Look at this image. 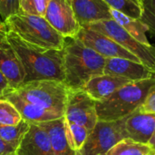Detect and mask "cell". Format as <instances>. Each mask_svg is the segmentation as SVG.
<instances>
[{"mask_svg":"<svg viewBox=\"0 0 155 155\" xmlns=\"http://www.w3.org/2000/svg\"><path fill=\"white\" fill-rule=\"evenodd\" d=\"M5 31L9 43L22 63L25 71L24 84L41 80H53L64 83V49L40 48L24 42L17 35L8 32L6 29Z\"/></svg>","mask_w":155,"mask_h":155,"instance_id":"cell-1","label":"cell"},{"mask_svg":"<svg viewBox=\"0 0 155 155\" xmlns=\"http://www.w3.org/2000/svg\"><path fill=\"white\" fill-rule=\"evenodd\" d=\"M106 58L77 39H71L64 48V83L69 88L79 89L93 77L104 74Z\"/></svg>","mask_w":155,"mask_h":155,"instance_id":"cell-2","label":"cell"},{"mask_svg":"<svg viewBox=\"0 0 155 155\" xmlns=\"http://www.w3.org/2000/svg\"><path fill=\"white\" fill-rule=\"evenodd\" d=\"M155 86V78L131 82L107 98L96 102L98 121L114 122L134 114Z\"/></svg>","mask_w":155,"mask_h":155,"instance_id":"cell-3","label":"cell"},{"mask_svg":"<svg viewBox=\"0 0 155 155\" xmlns=\"http://www.w3.org/2000/svg\"><path fill=\"white\" fill-rule=\"evenodd\" d=\"M3 23L8 32L32 45L44 49L63 50L66 45L65 38L48 23L45 16L18 12L7 17Z\"/></svg>","mask_w":155,"mask_h":155,"instance_id":"cell-4","label":"cell"},{"mask_svg":"<svg viewBox=\"0 0 155 155\" xmlns=\"http://www.w3.org/2000/svg\"><path fill=\"white\" fill-rule=\"evenodd\" d=\"M12 90L25 101L64 117L69 92L65 83L53 80L34 81Z\"/></svg>","mask_w":155,"mask_h":155,"instance_id":"cell-5","label":"cell"},{"mask_svg":"<svg viewBox=\"0 0 155 155\" xmlns=\"http://www.w3.org/2000/svg\"><path fill=\"white\" fill-rule=\"evenodd\" d=\"M84 27L94 29L114 39L135 55L143 64L155 73V45H145L137 41L114 19L100 21Z\"/></svg>","mask_w":155,"mask_h":155,"instance_id":"cell-6","label":"cell"},{"mask_svg":"<svg viewBox=\"0 0 155 155\" xmlns=\"http://www.w3.org/2000/svg\"><path fill=\"white\" fill-rule=\"evenodd\" d=\"M126 118L114 122L98 121L79 152L80 154L106 155L116 143L128 138L125 129Z\"/></svg>","mask_w":155,"mask_h":155,"instance_id":"cell-7","label":"cell"},{"mask_svg":"<svg viewBox=\"0 0 155 155\" xmlns=\"http://www.w3.org/2000/svg\"><path fill=\"white\" fill-rule=\"evenodd\" d=\"M64 119L85 127L91 133L98 122L96 102L83 88H69Z\"/></svg>","mask_w":155,"mask_h":155,"instance_id":"cell-8","label":"cell"},{"mask_svg":"<svg viewBox=\"0 0 155 155\" xmlns=\"http://www.w3.org/2000/svg\"><path fill=\"white\" fill-rule=\"evenodd\" d=\"M45 18L64 38L74 39L81 29L71 0H50Z\"/></svg>","mask_w":155,"mask_h":155,"instance_id":"cell-9","label":"cell"},{"mask_svg":"<svg viewBox=\"0 0 155 155\" xmlns=\"http://www.w3.org/2000/svg\"><path fill=\"white\" fill-rule=\"evenodd\" d=\"M74 39L94 50L104 58H125L135 62L140 60L109 36L88 27H81Z\"/></svg>","mask_w":155,"mask_h":155,"instance_id":"cell-10","label":"cell"},{"mask_svg":"<svg viewBox=\"0 0 155 155\" xmlns=\"http://www.w3.org/2000/svg\"><path fill=\"white\" fill-rule=\"evenodd\" d=\"M0 72L6 78L10 89L24 84L25 71L15 49L9 43L4 23H0Z\"/></svg>","mask_w":155,"mask_h":155,"instance_id":"cell-11","label":"cell"},{"mask_svg":"<svg viewBox=\"0 0 155 155\" xmlns=\"http://www.w3.org/2000/svg\"><path fill=\"white\" fill-rule=\"evenodd\" d=\"M104 74L123 77L131 82L155 78V73L144 64L125 58H106Z\"/></svg>","mask_w":155,"mask_h":155,"instance_id":"cell-12","label":"cell"},{"mask_svg":"<svg viewBox=\"0 0 155 155\" xmlns=\"http://www.w3.org/2000/svg\"><path fill=\"white\" fill-rule=\"evenodd\" d=\"M71 4L81 27L112 19L111 8L104 0H71Z\"/></svg>","mask_w":155,"mask_h":155,"instance_id":"cell-13","label":"cell"},{"mask_svg":"<svg viewBox=\"0 0 155 155\" xmlns=\"http://www.w3.org/2000/svg\"><path fill=\"white\" fill-rule=\"evenodd\" d=\"M16 155H54L49 136L38 124L30 128L16 149Z\"/></svg>","mask_w":155,"mask_h":155,"instance_id":"cell-14","label":"cell"},{"mask_svg":"<svg viewBox=\"0 0 155 155\" xmlns=\"http://www.w3.org/2000/svg\"><path fill=\"white\" fill-rule=\"evenodd\" d=\"M2 98L9 100L16 107L23 120L28 122L29 124H39L56 120L63 117L58 114H55L54 112H51L49 110H46L43 107L25 101L17 94H15L12 89L8 90Z\"/></svg>","mask_w":155,"mask_h":155,"instance_id":"cell-15","label":"cell"},{"mask_svg":"<svg viewBox=\"0 0 155 155\" xmlns=\"http://www.w3.org/2000/svg\"><path fill=\"white\" fill-rule=\"evenodd\" d=\"M127 137L139 143H148L155 134V114L135 111L126 118Z\"/></svg>","mask_w":155,"mask_h":155,"instance_id":"cell-16","label":"cell"},{"mask_svg":"<svg viewBox=\"0 0 155 155\" xmlns=\"http://www.w3.org/2000/svg\"><path fill=\"white\" fill-rule=\"evenodd\" d=\"M129 83H131V81L125 78L104 74L91 78L84 84L83 89L95 102H99L107 98Z\"/></svg>","mask_w":155,"mask_h":155,"instance_id":"cell-17","label":"cell"},{"mask_svg":"<svg viewBox=\"0 0 155 155\" xmlns=\"http://www.w3.org/2000/svg\"><path fill=\"white\" fill-rule=\"evenodd\" d=\"M42 128L47 133L52 149L54 155H76L77 152H74L69 145L64 129V117L39 123Z\"/></svg>","mask_w":155,"mask_h":155,"instance_id":"cell-18","label":"cell"},{"mask_svg":"<svg viewBox=\"0 0 155 155\" xmlns=\"http://www.w3.org/2000/svg\"><path fill=\"white\" fill-rule=\"evenodd\" d=\"M110 11L112 19H114L118 25H120L130 35L143 44L151 45L146 35V33L149 32V27L143 22H142L141 19L129 17L112 8Z\"/></svg>","mask_w":155,"mask_h":155,"instance_id":"cell-19","label":"cell"},{"mask_svg":"<svg viewBox=\"0 0 155 155\" xmlns=\"http://www.w3.org/2000/svg\"><path fill=\"white\" fill-rule=\"evenodd\" d=\"M106 155H155V149L149 143L124 138L116 143Z\"/></svg>","mask_w":155,"mask_h":155,"instance_id":"cell-20","label":"cell"},{"mask_svg":"<svg viewBox=\"0 0 155 155\" xmlns=\"http://www.w3.org/2000/svg\"><path fill=\"white\" fill-rule=\"evenodd\" d=\"M30 124L25 120H22L15 125H3L0 124V137L17 149L22 139L28 132Z\"/></svg>","mask_w":155,"mask_h":155,"instance_id":"cell-21","label":"cell"},{"mask_svg":"<svg viewBox=\"0 0 155 155\" xmlns=\"http://www.w3.org/2000/svg\"><path fill=\"white\" fill-rule=\"evenodd\" d=\"M64 129L65 135L70 147L74 152H80L87 140V137L90 134L89 131L85 127L68 122L65 119Z\"/></svg>","mask_w":155,"mask_h":155,"instance_id":"cell-22","label":"cell"},{"mask_svg":"<svg viewBox=\"0 0 155 155\" xmlns=\"http://www.w3.org/2000/svg\"><path fill=\"white\" fill-rule=\"evenodd\" d=\"M110 8L135 19H141L143 15L142 0H104Z\"/></svg>","mask_w":155,"mask_h":155,"instance_id":"cell-23","label":"cell"},{"mask_svg":"<svg viewBox=\"0 0 155 155\" xmlns=\"http://www.w3.org/2000/svg\"><path fill=\"white\" fill-rule=\"evenodd\" d=\"M23 120L16 107L7 99L0 98V124L15 125Z\"/></svg>","mask_w":155,"mask_h":155,"instance_id":"cell-24","label":"cell"},{"mask_svg":"<svg viewBox=\"0 0 155 155\" xmlns=\"http://www.w3.org/2000/svg\"><path fill=\"white\" fill-rule=\"evenodd\" d=\"M49 2L50 0H18L19 12L27 15L45 16Z\"/></svg>","mask_w":155,"mask_h":155,"instance_id":"cell-25","label":"cell"},{"mask_svg":"<svg viewBox=\"0 0 155 155\" xmlns=\"http://www.w3.org/2000/svg\"><path fill=\"white\" fill-rule=\"evenodd\" d=\"M143 15L141 21L148 27L149 32L155 36V0H142Z\"/></svg>","mask_w":155,"mask_h":155,"instance_id":"cell-26","label":"cell"},{"mask_svg":"<svg viewBox=\"0 0 155 155\" xmlns=\"http://www.w3.org/2000/svg\"><path fill=\"white\" fill-rule=\"evenodd\" d=\"M18 12V0H0V17L3 21Z\"/></svg>","mask_w":155,"mask_h":155,"instance_id":"cell-27","label":"cell"},{"mask_svg":"<svg viewBox=\"0 0 155 155\" xmlns=\"http://www.w3.org/2000/svg\"><path fill=\"white\" fill-rule=\"evenodd\" d=\"M137 111L143 114H155V86L151 90L145 101Z\"/></svg>","mask_w":155,"mask_h":155,"instance_id":"cell-28","label":"cell"},{"mask_svg":"<svg viewBox=\"0 0 155 155\" xmlns=\"http://www.w3.org/2000/svg\"><path fill=\"white\" fill-rule=\"evenodd\" d=\"M0 155H16V148L5 142L0 137Z\"/></svg>","mask_w":155,"mask_h":155,"instance_id":"cell-29","label":"cell"},{"mask_svg":"<svg viewBox=\"0 0 155 155\" xmlns=\"http://www.w3.org/2000/svg\"><path fill=\"white\" fill-rule=\"evenodd\" d=\"M8 90H10L9 84H8L6 78L0 72V98H2Z\"/></svg>","mask_w":155,"mask_h":155,"instance_id":"cell-30","label":"cell"},{"mask_svg":"<svg viewBox=\"0 0 155 155\" xmlns=\"http://www.w3.org/2000/svg\"><path fill=\"white\" fill-rule=\"evenodd\" d=\"M148 143H149V144H150L153 149H155V134L153 136V138L150 140V142H149Z\"/></svg>","mask_w":155,"mask_h":155,"instance_id":"cell-31","label":"cell"},{"mask_svg":"<svg viewBox=\"0 0 155 155\" xmlns=\"http://www.w3.org/2000/svg\"><path fill=\"white\" fill-rule=\"evenodd\" d=\"M76 155H81V154H80V153H79V152H77V153H76Z\"/></svg>","mask_w":155,"mask_h":155,"instance_id":"cell-32","label":"cell"},{"mask_svg":"<svg viewBox=\"0 0 155 155\" xmlns=\"http://www.w3.org/2000/svg\"><path fill=\"white\" fill-rule=\"evenodd\" d=\"M1 22H3V20H2V19H1V17H0V23H1Z\"/></svg>","mask_w":155,"mask_h":155,"instance_id":"cell-33","label":"cell"}]
</instances>
